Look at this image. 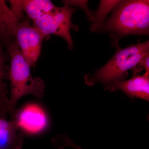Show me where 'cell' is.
<instances>
[{
	"mask_svg": "<svg viewBox=\"0 0 149 149\" xmlns=\"http://www.w3.org/2000/svg\"><path fill=\"white\" fill-rule=\"evenodd\" d=\"M52 142L58 148L62 149L66 147H71L76 149H84L74 143L68 136L61 135L54 138Z\"/></svg>",
	"mask_w": 149,
	"mask_h": 149,
	"instance_id": "obj_13",
	"label": "cell"
},
{
	"mask_svg": "<svg viewBox=\"0 0 149 149\" xmlns=\"http://www.w3.org/2000/svg\"><path fill=\"white\" fill-rule=\"evenodd\" d=\"M23 12L35 21L52 10L56 6L49 0H19Z\"/></svg>",
	"mask_w": 149,
	"mask_h": 149,
	"instance_id": "obj_11",
	"label": "cell"
},
{
	"mask_svg": "<svg viewBox=\"0 0 149 149\" xmlns=\"http://www.w3.org/2000/svg\"><path fill=\"white\" fill-rule=\"evenodd\" d=\"M19 128L29 135L42 133L47 127L49 120L44 109L38 104H29L15 112L12 117Z\"/></svg>",
	"mask_w": 149,
	"mask_h": 149,
	"instance_id": "obj_6",
	"label": "cell"
},
{
	"mask_svg": "<svg viewBox=\"0 0 149 149\" xmlns=\"http://www.w3.org/2000/svg\"><path fill=\"white\" fill-rule=\"evenodd\" d=\"M6 56L0 47V118H6L11 111L10 100L8 97L7 84L8 79L9 68L6 63Z\"/></svg>",
	"mask_w": 149,
	"mask_h": 149,
	"instance_id": "obj_10",
	"label": "cell"
},
{
	"mask_svg": "<svg viewBox=\"0 0 149 149\" xmlns=\"http://www.w3.org/2000/svg\"><path fill=\"white\" fill-rule=\"evenodd\" d=\"M75 8L64 4L61 7H56L49 13L42 15L33 21V25L40 30L45 37L51 35L59 36L67 43L72 50L74 46L70 29L78 31L79 27L72 22V17Z\"/></svg>",
	"mask_w": 149,
	"mask_h": 149,
	"instance_id": "obj_4",
	"label": "cell"
},
{
	"mask_svg": "<svg viewBox=\"0 0 149 149\" xmlns=\"http://www.w3.org/2000/svg\"><path fill=\"white\" fill-rule=\"evenodd\" d=\"M14 120L0 118V149H21L24 136Z\"/></svg>",
	"mask_w": 149,
	"mask_h": 149,
	"instance_id": "obj_8",
	"label": "cell"
},
{
	"mask_svg": "<svg viewBox=\"0 0 149 149\" xmlns=\"http://www.w3.org/2000/svg\"><path fill=\"white\" fill-rule=\"evenodd\" d=\"M19 21L5 1L0 0V40L7 46L15 40Z\"/></svg>",
	"mask_w": 149,
	"mask_h": 149,
	"instance_id": "obj_9",
	"label": "cell"
},
{
	"mask_svg": "<svg viewBox=\"0 0 149 149\" xmlns=\"http://www.w3.org/2000/svg\"><path fill=\"white\" fill-rule=\"evenodd\" d=\"M143 70H145L146 71L145 73L149 74V54L144 56L131 70L133 74H139Z\"/></svg>",
	"mask_w": 149,
	"mask_h": 149,
	"instance_id": "obj_15",
	"label": "cell"
},
{
	"mask_svg": "<svg viewBox=\"0 0 149 149\" xmlns=\"http://www.w3.org/2000/svg\"><path fill=\"white\" fill-rule=\"evenodd\" d=\"M116 51L107 63L92 74L84 76L88 86L102 83L104 87L113 82L125 80L128 71L132 70L147 54H149L148 40L125 48L116 46Z\"/></svg>",
	"mask_w": 149,
	"mask_h": 149,
	"instance_id": "obj_2",
	"label": "cell"
},
{
	"mask_svg": "<svg viewBox=\"0 0 149 149\" xmlns=\"http://www.w3.org/2000/svg\"><path fill=\"white\" fill-rule=\"evenodd\" d=\"M120 1L111 0L100 1L97 10L94 13V20L90 27L91 32L98 31L102 27L108 14Z\"/></svg>",
	"mask_w": 149,
	"mask_h": 149,
	"instance_id": "obj_12",
	"label": "cell"
},
{
	"mask_svg": "<svg viewBox=\"0 0 149 149\" xmlns=\"http://www.w3.org/2000/svg\"><path fill=\"white\" fill-rule=\"evenodd\" d=\"M10 65L8 79L10 82L11 107L13 116L17 103L27 95H32L41 99L45 94V85L40 77H33L31 66L22 54L15 40L7 46Z\"/></svg>",
	"mask_w": 149,
	"mask_h": 149,
	"instance_id": "obj_3",
	"label": "cell"
},
{
	"mask_svg": "<svg viewBox=\"0 0 149 149\" xmlns=\"http://www.w3.org/2000/svg\"><path fill=\"white\" fill-rule=\"evenodd\" d=\"M110 17L98 30L110 33L113 45L122 37L149 34L148 0L120 1L113 9Z\"/></svg>",
	"mask_w": 149,
	"mask_h": 149,
	"instance_id": "obj_1",
	"label": "cell"
},
{
	"mask_svg": "<svg viewBox=\"0 0 149 149\" xmlns=\"http://www.w3.org/2000/svg\"><path fill=\"white\" fill-rule=\"evenodd\" d=\"M104 89L111 92L120 90L130 98L149 101V74H133L129 80L113 82L104 87Z\"/></svg>",
	"mask_w": 149,
	"mask_h": 149,
	"instance_id": "obj_7",
	"label": "cell"
},
{
	"mask_svg": "<svg viewBox=\"0 0 149 149\" xmlns=\"http://www.w3.org/2000/svg\"><path fill=\"white\" fill-rule=\"evenodd\" d=\"M45 36L27 19L19 22L15 40L22 54L31 67H34L40 57Z\"/></svg>",
	"mask_w": 149,
	"mask_h": 149,
	"instance_id": "obj_5",
	"label": "cell"
},
{
	"mask_svg": "<svg viewBox=\"0 0 149 149\" xmlns=\"http://www.w3.org/2000/svg\"><path fill=\"white\" fill-rule=\"evenodd\" d=\"M62 2L65 5L71 6H75L79 7L82 9L84 12L87 17L91 22H93L94 20V13H92L88 7V1H74V0H64L62 1Z\"/></svg>",
	"mask_w": 149,
	"mask_h": 149,
	"instance_id": "obj_14",
	"label": "cell"
}]
</instances>
